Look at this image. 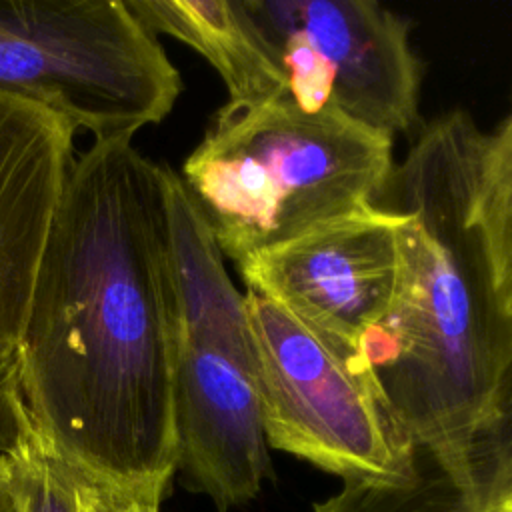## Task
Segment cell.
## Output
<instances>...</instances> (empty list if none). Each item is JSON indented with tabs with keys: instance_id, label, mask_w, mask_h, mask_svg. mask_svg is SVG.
<instances>
[{
	"instance_id": "cell-1",
	"label": "cell",
	"mask_w": 512,
	"mask_h": 512,
	"mask_svg": "<svg viewBox=\"0 0 512 512\" xmlns=\"http://www.w3.org/2000/svg\"><path fill=\"white\" fill-rule=\"evenodd\" d=\"M176 350L162 164L128 138L94 142L64 184L14 348L36 432L86 478L164 498Z\"/></svg>"
},
{
	"instance_id": "cell-2",
	"label": "cell",
	"mask_w": 512,
	"mask_h": 512,
	"mask_svg": "<svg viewBox=\"0 0 512 512\" xmlns=\"http://www.w3.org/2000/svg\"><path fill=\"white\" fill-rule=\"evenodd\" d=\"M482 138L450 110L396 162L378 204L400 216L398 284L358 350L418 452L456 484L512 362V318L472 214Z\"/></svg>"
},
{
	"instance_id": "cell-3",
	"label": "cell",
	"mask_w": 512,
	"mask_h": 512,
	"mask_svg": "<svg viewBox=\"0 0 512 512\" xmlns=\"http://www.w3.org/2000/svg\"><path fill=\"white\" fill-rule=\"evenodd\" d=\"M394 138L288 92L224 104L182 164V180L232 262L378 204L394 174Z\"/></svg>"
},
{
	"instance_id": "cell-4",
	"label": "cell",
	"mask_w": 512,
	"mask_h": 512,
	"mask_svg": "<svg viewBox=\"0 0 512 512\" xmlns=\"http://www.w3.org/2000/svg\"><path fill=\"white\" fill-rule=\"evenodd\" d=\"M180 92V72L126 2L0 0V96L108 142L162 122Z\"/></svg>"
},
{
	"instance_id": "cell-5",
	"label": "cell",
	"mask_w": 512,
	"mask_h": 512,
	"mask_svg": "<svg viewBox=\"0 0 512 512\" xmlns=\"http://www.w3.org/2000/svg\"><path fill=\"white\" fill-rule=\"evenodd\" d=\"M244 294L268 446L342 484L408 480L420 452L362 356L328 344L272 300Z\"/></svg>"
},
{
	"instance_id": "cell-6",
	"label": "cell",
	"mask_w": 512,
	"mask_h": 512,
	"mask_svg": "<svg viewBox=\"0 0 512 512\" xmlns=\"http://www.w3.org/2000/svg\"><path fill=\"white\" fill-rule=\"evenodd\" d=\"M272 44L288 96L390 138L420 120L422 64L410 20L372 0H246Z\"/></svg>"
},
{
	"instance_id": "cell-7",
	"label": "cell",
	"mask_w": 512,
	"mask_h": 512,
	"mask_svg": "<svg viewBox=\"0 0 512 512\" xmlns=\"http://www.w3.org/2000/svg\"><path fill=\"white\" fill-rule=\"evenodd\" d=\"M398 220L396 210L370 204L236 266L246 290L272 300L328 344L358 352L394 300Z\"/></svg>"
},
{
	"instance_id": "cell-8",
	"label": "cell",
	"mask_w": 512,
	"mask_h": 512,
	"mask_svg": "<svg viewBox=\"0 0 512 512\" xmlns=\"http://www.w3.org/2000/svg\"><path fill=\"white\" fill-rule=\"evenodd\" d=\"M176 472L220 512L246 504L272 474L256 378L226 354L178 340Z\"/></svg>"
},
{
	"instance_id": "cell-9",
	"label": "cell",
	"mask_w": 512,
	"mask_h": 512,
	"mask_svg": "<svg viewBox=\"0 0 512 512\" xmlns=\"http://www.w3.org/2000/svg\"><path fill=\"white\" fill-rule=\"evenodd\" d=\"M74 134L64 118L0 96V356L16 348Z\"/></svg>"
},
{
	"instance_id": "cell-10",
	"label": "cell",
	"mask_w": 512,
	"mask_h": 512,
	"mask_svg": "<svg viewBox=\"0 0 512 512\" xmlns=\"http://www.w3.org/2000/svg\"><path fill=\"white\" fill-rule=\"evenodd\" d=\"M162 182L178 340L210 346L258 378L246 294L232 284L216 236L182 176L162 164Z\"/></svg>"
},
{
	"instance_id": "cell-11",
	"label": "cell",
	"mask_w": 512,
	"mask_h": 512,
	"mask_svg": "<svg viewBox=\"0 0 512 512\" xmlns=\"http://www.w3.org/2000/svg\"><path fill=\"white\" fill-rule=\"evenodd\" d=\"M312 512H512V362L472 438L460 484L420 454L408 480L342 484Z\"/></svg>"
},
{
	"instance_id": "cell-12",
	"label": "cell",
	"mask_w": 512,
	"mask_h": 512,
	"mask_svg": "<svg viewBox=\"0 0 512 512\" xmlns=\"http://www.w3.org/2000/svg\"><path fill=\"white\" fill-rule=\"evenodd\" d=\"M126 4L156 36L168 34L204 56L228 90L226 104L250 108L288 92L284 68L246 0H128Z\"/></svg>"
},
{
	"instance_id": "cell-13",
	"label": "cell",
	"mask_w": 512,
	"mask_h": 512,
	"mask_svg": "<svg viewBox=\"0 0 512 512\" xmlns=\"http://www.w3.org/2000/svg\"><path fill=\"white\" fill-rule=\"evenodd\" d=\"M472 214L490 260L498 302L512 318V104L502 122L484 132Z\"/></svg>"
},
{
	"instance_id": "cell-14",
	"label": "cell",
	"mask_w": 512,
	"mask_h": 512,
	"mask_svg": "<svg viewBox=\"0 0 512 512\" xmlns=\"http://www.w3.org/2000/svg\"><path fill=\"white\" fill-rule=\"evenodd\" d=\"M4 456L20 512H82L78 472L40 438L34 424Z\"/></svg>"
},
{
	"instance_id": "cell-15",
	"label": "cell",
	"mask_w": 512,
	"mask_h": 512,
	"mask_svg": "<svg viewBox=\"0 0 512 512\" xmlns=\"http://www.w3.org/2000/svg\"><path fill=\"white\" fill-rule=\"evenodd\" d=\"M30 428V414L24 404L16 358L12 354L0 356V454L18 446Z\"/></svg>"
},
{
	"instance_id": "cell-16",
	"label": "cell",
	"mask_w": 512,
	"mask_h": 512,
	"mask_svg": "<svg viewBox=\"0 0 512 512\" xmlns=\"http://www.w3.org/2000/svg\"><path fill=\"white\" fill-rule=\"evenodd\" d=\"M78 472V470H76ZM82 512H160L162 496L126 492L100 484L78 472Z\"/></svg>"
},
{
	"instance_id": "cell-17",
	"label": "cell",
	"mask_w": 512,
	"mask_h": 512,
	"mask_svg": "<svg viewBox=\"0 0 512 512\" xmlns=\"http://www.w3.org/2000/svg\"><path fill=\"white\" fill-rule=\"evenodd\" d=\"M0 512H20L18 502L10 484L6 456L0 454Z\"/></svg>"
}]
</instances>
